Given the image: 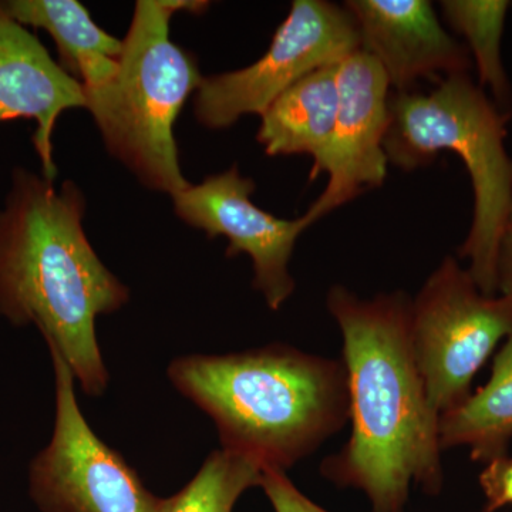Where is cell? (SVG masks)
Here are the masks:
<instances>
[{
    "label": "cell",
    "mask_w": 512,
    "mask_h": 512,
    "mask_svg": "<svg viewBox=\"0 0 512 512\" xmlns=\"http://www.w3.org/2000/svg\"><path fill=\"white\" fill-rule=\"evenodd\" d=\"M329 313L343 339L352 431L320 473L369 498L373 512H404L412 485L443 490L440 416L427 397L410 336L412 299L402 291L362 299L329 289Z\"/></svg>",
    "instance_id": "1"
},
{
    "label": "cell",
    "mask_w": 512,
    "mask_h": 512,
    "mask_svg": "<svg viewBox=\"0 0 512 512\" xmlns=\"http://www.w3.org/2000/svg\"><path fill=\"white\" fill-rule=\"evenodd\" d=\"M86 201L70 181L62 188L15 168L0 208V316L33 325L56 349L87 396H101L109 372L96 319L119 311L130 291L94 251L83 228Z\"/></svg>",
    "instance_id": "2"
},
{
    "label": "cell",
    "mask_w": 512,
    "mask_h": 512,
    "mask_svg": "<svg viewBox=\"0 0 512 512\" xmlns=\"http://www.w3.org/2000/svg\"><path fill=\"white\" fill-rule=\"evenodd\" d=\"M168 377L211 417L224 450L262 470H289L349 421L342 360L291 346L178 357Z\"/></svg>",
    "instance_id": "3"
},
{
    "label": "cell",
    "mask_w": 512,
    "mask_h": 512,
    "mask_svg": "<svg viewBox=\"0 0 512 512\" xmlns=\"http://www.w3.org/2000/svg\"><path fill=\"white\" fill-rule=\"evenodd\" d=\"M389 110V164L414 171L441 151H453L466 165L474 214L458 258L467 259L481 292L498 295V251L512 210V158L505 146L511 114L498 109L468 73L443 77L427 94H390Z\"/></svg>",
    "instance_id": "4"
},
{
    "label": "cell",
    "mask_w": 512,
    "mask_h": 512,
    "mask_svg": "<svg viewBox=\"0 0 512 512\" xmlns=\"http://www.w3.org/2000/svg\"><path fill=\"white\" fill-rule=\"evenodd\" d=\"M210 5L202 0H138L116 76L84 89L86 109L111 156L141 184L171 197L190 185L178 160L175 120L204 79L194 53L171 40V16L183 10L201 15Z\"/></svg>",
    "instance_id": "5"
},
{
    "label": "cell",
    "mask_w": 512,
    "mask_h": 512,
    "mask_svg": "<svg viewBox=\"0 0 512 512\" xmlns=\"http://www.w3.org/2000/svg\"><path fill=\"white\" fill-rule=\"evenodd\" d=\"M512 335V299L485 295L467 268L446 256L410 305L414 357L439 416L471 394L501 340Z\"/></svg>",
    "instance_id": "6"
},
{
    "label": "cell",
    "mask_w": 512,
    "mask_h": 512,
    "mask_svg": "<svg viewBox=\"0 0 512 512\" xmlns=\"http://www.w3.org/2000/svg\"><path fill=\"white\" fill-rule=\"evenodd\" d=\"M55 372V427L29 468V494L39 512H167L168 497L151 493L119 451L84 419L74 375L49 348Z\"/></svg>",
    "instance_id": "7"
},
{
    "label": "cell",
    "mask_w": 512,
    "mask_h": 512,
    "mask_svg": "<svg viewBox=\"0 0 512 512\" xmlns=\"http://www.w3.org/2000/svg\"><path fill=\"white\" fill-rule=\"evenodd\" d=\"M360 50V37L345 6L295 0L261 59L244 69L204 77L195 92L198 123L211 130L234 126L242 116H262L293 84Z\"/></svg>",
    "instance_id": "8"
},
{
    "label": "cell",
    "mask_w": 512,
    "mask_h": 512,
    "mask_svg": "<svg viewBox=\"0 0 512 512\" xmlns=\"http://www.w3.org/2000/svg\"><path fill=\"white\" fill-rule=\"evenodd\" d=\"M255 183L237 165L188 185L173 197L175 214L210 238L228 239V258L247 254L254 265V288L266 305L279 311L295 292L289 272L296 241L309 228L305 218L282 220L256 207Z\"/></svg>",
    "instance_id": "9"
},
{
    "label": "cell",
    "mask_w": 512,
    "mask_h": 512,
    "mask_svg": "<svg viewBox=\"0 0 512 512\" xmlns=\"http://www.w3.org/2000/svg\"><path fill=\"white\" fill-rule=\"evenodd\" d=\"M339 107L326 174L328 184L303 214L309 227L386 181L390 83L362 49L338 66Z\"/></svg>",
    "instance_id": "10"
},
{
    "label": "cell",
    "mask_w": 512,
    "mask_h": 512,
    "mask_svg": "<svg viewBox=\"0 0 512 512\" xmlns=\"http://www.w3.org/2000/svg\"><path fill=\"white\" fill-rule=\"evenodd\" d=\"M345 8L355 20L360 49L380 64L396 93L473 66L467 47L444 29L427 0H348Z\"/></svg>",
    "instance_id": "11"
},
{
    "label": "cell",
    "mask_w": 512,
    "mask_h": 512,
    "mask_svg": "<svg viewBox=\"0 0 512 512\" xmlns=\"http://www.w3.org/2000/svg\"><path fill=\"white\" fill-rule=\"evenodd\" d=\"M86 109L82 82L53 60L35 33L10 18L0 2V123L35 120L33 146L42 175L55 181L53 133L64 111Z\"/></svg>",
    "instance_id": "12"
},
{
    "label": "cell",
    "mask_w": 512,
    "mask_h": 512,
    "mask_svg": "<svg viewBox=\"0 0 512 512\" xmlns=\"http://www.w3.org/2000/svg\"><path fill=\"white\" fill-rule=\"evenodd\" d=\"M338 66L322 67L293 84L262 114L256 136L268 156L312 157L311 181L328 168L339 107Z\"/></svg>",
    "instance_id": "13"
},
{
    "label": "cell",
    "mask_w": 512,
    "mask_h": 512,
    "mask_svg": "<svg viewBox=\"0 0 512 512\" xmlns=\"http://www.w3.org/2000/svg\"><path fill=\"white\" fill-rule=\"evenodd\" d=\"M10 18L26 28L45 29L55 40L59 64L84 89L109 83L119 69L123 42L97 26L77 0H5Z\"/></svg>",
    "instance_id": "14"
},
{
    "label": "cell",
    "mask_w": 512,
    "mask_h": 512,
    "mask_svg": "<svg viewBox=\"0 0 512 512\" xmlns=\"http://www.w3.org/2000/svg\"><path fill=\"white\" fill-rule=\"evenodd\" d=\"M512 439V335L494 357L488 382L440 416L441 448L468 447L487 464L507 456Z\"/></svg>",
    "instance_id": "15"
},
{
    "label": "cell",
    "mask_w": 512,
    "mask_h": 512,
    "mask_svg": "<svg viewBox=\"0 0 512 512\" xmlns=\"http://www.w3.org/2000/svg\"><path fill=\"white\" fill-rule=\"evenodd\" d=\"M444 19L454 32L466 39L471 62L477 67L483 89L491 92L498 109L512 116L510 80L504 69L503 35L511 2L507 0H444Z\"/></svg>",
    "instance_id": "16"
},
{
    "label": "cell",
    "mask_w": 512,
    "mask_h": 512,
    "mask_svg": "<svg viewBox=\"0 0 512 512\" xmlns=\"http://www.w3.org/2000/svg\"><path fill=\"white\" fill-rule=\"evenodd\" d=\"M262 467L232 451H212L183 490L168 497L167 512H234L239 498L259 487Z\"/></svg>",
    "instance_id": "17"
},
{
    "label": "cell",
    "mask_w": 512,
    "mask_h": 512,
    "mask_svg": "<svg viewBox=\"0 0 512 512\" xmlns=\"http://www.w3.org/2000/svg\"><path fill=\"white\" fill-rule=\"evenodd\" d=\"M266 498L275 512H329L320 507L311 498L292 483L286 471L266 468L262 470L261 484Z\"/></svg>",
    "instance_id": "18"
},
{
    "label": "cell",
    "mask_w": 512,
    "mask_h": 512,
    "mask_svg": "<svg viewBox=\"0 0 512 512\" xmlns=\"http://www.w3.org/2000/svg\"><path fill=\"white\" fill-rule=\"evenodd\" d=\"M478 481L485 498L484 512H497L512 505V457L508 454L484 464Z\"/></svg>",
    "instance_id": "19"
},
{
    "label": "cell",
    "mask_w": 512,
    "mask_h": 512,
    "mask_svg": "<svg viewBox=\"0 0 512 512\" xmlns=\"http://www.w3.org/2000/svg\"><path fill=\"white\" fill-rule=\"evenodd\" d=\"M498 295L512 299V210L501 237L497 262Z\"/></svg>",
    "instance_id": "20"
}]
</instances>
